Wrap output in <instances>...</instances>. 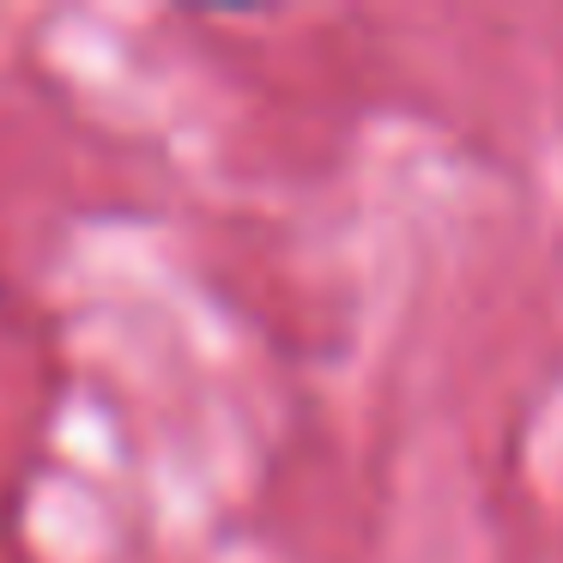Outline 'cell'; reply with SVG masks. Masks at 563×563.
<instances>
[]
</instances>
